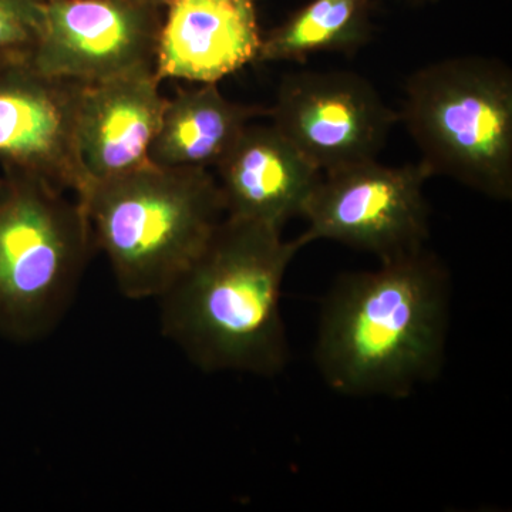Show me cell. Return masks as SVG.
Returning <instances> with one entry per match:
<instances>
[{
	"label": "cell",
	"instance_id": "1",
	"mask_svg": "<svg viewBox=\"0 0 512 512\" xmlns=\"http://www.w3.org/2000/svg\"><path fill=\"white\" fill-rule=\"evenodd\" d=\"M448 313L450 276L427 248L342 275L320 313L316 366L335 392L403 399L439 375Z\"/></svg>",
	"mask_w": 512,
	"mask_h": 512
},
{
	"label": "cell",
	"instance_id": "2",
	"mask_svg": "<svg viewBox=\"0 0 512 512\" xmlns=\"http://www.w3.org/2000/svg\"><path fill=\"white\" fill-rule=\"evenodd\" d=\"M303 247L279 229L225 217L197 261L158 296L161 332L202 372L278 375L289 360L282 284Z\"/></svg>",
	"mask_w": 512,
	"mask_h": 512
},
{
	"label": "cell",
	"instance_id": "3",
	"mask_svg": "<svg viewBox=\"0 0 512 512\" xmlns=\"http://www.w3.org/2000/svg\"><path fill=\"white\" fill-rule=\"evenodd\" d=\"M82 202L97 251L128 299L158 298L207 248L225 218L217 178L201 168L140 170L94 183Z\"/></svg>",
	"mask_w": 512,
	"mask_h": 512
},
{
	"label": "cell",
	"instance_id": "4",
	"mask_svg": "<svg viewBox=\"0 0 512 512\" xmlns=\"http://www.w3.org/2000/svg\"><path fill=\"white\" fill-rule=\"evenodd\" d=\"M22 171L0 177V335L46 338L97 251L82 202Z\"/></svg>",
	"mask_w": 512,
	"mask_h": 512
},
{
	"label": "cell",
	"instance_id": "5",
	"mask_svg": "<svg viewBox=\"0 0 512 512\" xmlns=\"http://www.w3.org/2000/svg\"><path fill=\"white\" fill-rule=\"evenodd\" d=\"M399 119L421 163L495 201L512 198V73L485 57H456L407 80Z\"/></svg>",
	"mask_w": 512,
	"mask_h": 512
},
{
	"label": "cell",
	"instance_id": "6",
	"mask_svg": "<svg viewBox=\"0 0 512 512\" xmlns=\"http://www.w3.org/2000/svg\"><path fill=\"white\" fill-rule=\"evenodd\" d=\"M426 164L386 167L376 160L322 174L302 217L308 221L301 242L319 239L392 261L426 248L429 207Z\"/></svg>",
	"mask_w": 512,
	"mask_h": 512
},
{
	"label": "cell",
	"instance_id": "7",
	"mask_svg": "<svg viewBox=\"0 0 512 512\" xmlns=\"http://www.w3.org/2000/svg\"><path fill=\"white\" fill-rule=\"evenodd\" d=\"M269 117L320 174L376 160L399 120L372 83L349 72L288 74Z\"/></svg>",
	"mask_w": 512,
	"mask_h": 512
},
{
	"label": "cell",
	"instance_id": "8",
	"mask_svg": "<svg viewBox=\"0 0 512 512\" xmlns=\"http://www.w3.org/2000/svg\"><path fill=\"white\" fill-rule=\"evenodd\" d=\"M161 9L130 0H47L29 62L55 79L93 84L156 74Z\"/></svg>",
	"mask_w": 512,
	"mask_h": 512
},
{
	"label": "cell",
	"instance_id": "9",
	"mask_svg": "<svg viewBox=\"0 0 512 512\" xmlns=\"http://www.w3.org/2000/svg\"><path fill=\"white\" fill-rule=\"evenodd\" d=\"M83 83L37 72L29 60H0V164L82 197L89 187L77 148Z\"/></svg>",
	"mask_w": 512,
	"mask_h": 512
},
{
	"label": "cell",
	"instance_id": "10",
	"mask_svg": "<svg viewBox=\"0 0 512 512\" xmlns=\"http://www.w3.org/2000/svg\"><path fill=\"white\" fill-rule=\"evenodd\" d=\"M158 37L156 77L210 84L258 60L255 0H171Z\"/></svg>",
	"mask_w": 512,
	"mask_h": 512
},
{
	"label": "cell",
	"instance_id": "11",
	"mask_svg": "<svg viewBox=\"0 0 512 512\" xmlns=\"http://www.w3.org/2000/svg\"><path fill=\"white\" fill-rule=\"evenodd\" d=\"M160 83L154 73L83 83L76 136L89 187L150 164L148 153L167 103Z\"/></svg>",
	"mask_w": 512,
	"mask_h": 512
},
{
	"label": "cell",
	"instance_id": "12",
	"mask_svg": "<svg viewBox=\"0 0 512 512\" xmlns=\"http://www.w3.org/2000/svg\"><path fill=\"white\" fill-rule=\"evenodd\" d=\"M215 168L225 217L279 231L292 217H302L322 177L274 124H248Z\"/></svg>",
	"mask_w": 512,
	"mask_h": 512
},
{
	"label": "cell",
	"instance_id": "13",
	"mask_svg": "<svg viewBox=\"0 0 512 512\" xmlns=\"http://www.w3.org/2000/svg\"><path fill=\"white\" fill-rule=\"evenodd\" d=\"M269 113L271 109L229 101L215 83L181 90L165 103L148 160L158 167L210 170L252 120Z\"/></svg>",
	"mask_w": 512,
	"mask_h": 512
},
{
	"label": "cell",
	"instance_id": "14",
	"mask_svg": "<svg viewBox=\"0 0 512 512\" xmlns=\"http://www.w3.org/2000/svg\"><path fill=\"white\" fill-rule=\"evenodd\" d=\"M372 0H312L262 39L256 62H302L316 53L350 52L369 39Z\"/></svg>",
	"mask_w": 512,
	"mask_h": 512
},
{
	"label": "cell",
	"instance_id": "15",
	"mask_svg": "<svg viewBox=\"0 0 512 512\" xmlns=\"http://www.w3.org/2000/svg\"><path fill=\"white\" fill-rule=\"evenodd\" d=\"M47 0H0V60H29L45 20Z\"/></svg>",
	"mask_w": 512,
	"mask_h": 512
},
{
	"label": "cell",
	"instance_id": "16",
	"mask_svg": "<svg viewBox=\"0 0 512 512\" xmlns=\"http://www.w3.org/2000/svg\"><path fill=\"white\" fill-rule=\"evenodd\" d=\"M130 2L138 3V5L151 6V8L163 9L171 0H130Z\"/></svg>",
	"mask_w": 512,
	"mask_h": 512
}]
</instances>
